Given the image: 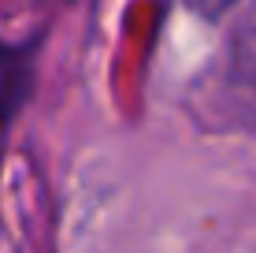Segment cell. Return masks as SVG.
<instances>
[{
	"label": "cell",
	"mask_w": 256,
	"mask_h": 253,
	"mask_svg": "<svg viewBox=\"0 0 256 253\" xmlns=\"http://www.w3.org/2000/svg\"><path fill=\"white\" fill-rule=\"evenodd\" d=\"M30 56H34V49L0 45V134H4L8 119L19 112L26 90H30V78H34Z\"/></svg>",
	"instance_id": "obj_1"
},
{
	"label": "cell",
	"mask_w": 256,
	"mask_h": 253,
	"mask_svg": "<svg viewBox=\"0 0 256 253\" xmlns=\"http://www.w3.org/2000/svg\"><path fill=\"white\" fill-rule=\"evenodd\" d=\"M182 4H186L190 12H197L200 19H219L223 12H230L238 0H182Z\"/></svg>",
	"instance_id": "obj_2"
}]
</instances>
